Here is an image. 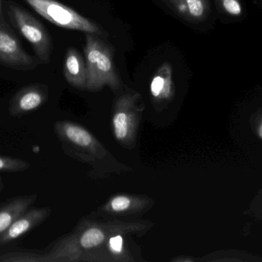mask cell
Listing matches in <instances>:
<instances>
[{
	"mask_svg": "<svg viewBox=\"0 0 262 262\" xmlns=\"http://www.w3.org/2000/svg\"><path fill=\"white\" fill-rule=\"evenodd\" d=\"M84 47L87 87L91 90L107 85L113 89L120 86V78L114 62L112 49L93 33L86 32Z\"/></svg>",
	"mask_w": 262,
	"mask_h": 262,
	"instance_id": "obj_1",
	"label": "cell"
},
{
	"mask_svg": "<svg viewBox=\"0 0 262 262\" xmlns=\"http://www.w3.org/2000/svg\"><path fill=\"white\" fill-rule=\"evenodd\" d=\"M7 14L12 25L30 43L40 61L49 63L52 52V40L45 26L18 5L9 3Z\"/></svg>",
	"mask_w": 262,
	"mask_h": 262,
	"instance_id": "obj_2",
	"label": "cell"
},
{
	"mask_svg": "<svg viewBox=\"0 0 262 262\" xmlns=\"http://www.w3.org/2000/svg\"><path fill=\"white\" fill-rule=\"evenodd\" d=\"M37 13L55 26L102 35V29L89 18L55 0H25Z\"/></svg>",
	"mask_w": 262,
	"mask_h": 262,
	"instance_id": "obj_3",
	"label": "cell"
},
{
	"mask_svg": "<svg viewBox=\"0 0 262 262\" xmlns=\"http://www.w3.org/2000/svg\"><path fill=\"white\" fill-rule=\"evenodd\" d=\"M0 64L19 70H30L36 64L23 49L15 32L5 21L0 22Z\"/></svg>",
	"mask_w": 262,
	"mask_h": 262,
	"instance_id": "obj_4",
	"label": "cell"
},
{
	"mask_svg": "<svg viewBox=\"0 0 262 262\" xmlns=\"http://www.w3.org/2000/svg\"><path fill=\"white\" fill-rule=\"evenodd\" d=\"M47 88L42 85L25 86L9 102V113L12 116H23L39 109L47 101Z\"/></svg>",
	"mask_w": 262,
	"mask_h": 262,
	"instance_id": "obj_5",
	"label": "cell"
},
{
	"mask_svg": "<svg viewBox=\"0 0 262 262\" xmlns=\"http://www.w3.org/2000/svg\"><path fill=\"white\" fill-rule=\"evenodd\" d=\"M50 214L48 208H29L0 234V246L19 239L41 224Z\"/></svg>",
	"mask_w": 262,
	"mask_h": 262,
	"instance_id": "obj_6",
	"label": "cell"
},
{
	"mask_svg": "<svg viewBox=\"0 0 262 262\" xmlns=\"http://www.w3.org/2000/svg\"><path fill=\"white\" fill-rule=\"evenodd\" d=\"M36 199V194H31L15 196L0 204V234L23 212L32 207Z\"/></svg>",
	"mask_w": 262,
	"mask_h": 262,
	"instance_id": "obj_7",
	"label": "cell"
},
{
	"mask_svg": "<svg viewBox=\"0 0 262 262\" xmlns=\"http://www.w3.org/2000/svg\"><path fill=\"white\" fill-rule=\"evenodd\" d=\"M63 72L66 80L77 88L87 87L86 63L80 52L69 48L64 58Z\"/></svg>",
	"mask_w": 262,
	"mask_h": 262,
	"instance_id": "obj_8",
	"label": "cell"
},
{
	"mask_svg": "<svg viewBox=\"0 0 262 262\" xmlns=\"http://www.w3.org/2000/svg\"><path fill=\"white\" fill-rule=\"evenodd\" d=\"M171 7L183 18L201 21L208 14V0H168Z\"/></svg>",
	"mask_w": 262,
	"mask_h": 262,
	"instance_id": "obj_9",
	"label": "cell"
},
{
	"mask_svg": "<svg viewBox=\"0 0 262 262\" xmlns=\"http://www.w3.org/2000/svg\"><path fill=\"white\" fill-rule=\"evenodd\" d=\"M172 91V67L166 62L159 67L151 80V95L154 98H169Z\"/></svg>",
	"mask_w": 262,
	"mask_h": 262,
	"instance_id": "obj_10",
	"label": "cell"
},
{
	"mask_svg": "<svg viewBox=\"0 0 262 262\" xmlns=\"http://www.w3.org/2000/svg\"><path fill=\"white\" fill-rule=\"evenodd\" d=\"M60 133L64 135L69 141L78 146L88 147L92 143V137L89 132L76 125L72 123H63L58 125Z\"/></svg>",
	"mask_w": 262,
	"mask_h": 262,
	"instance_id": "obj_11",
	"label": "cell"
},
{
	"mask_svg": "<svg viewBox=\"0 0 262 262\" xmlns=\"http://www.w3.org/2000/svg\"><path fill=\"white\" fill-rule=\"evenodd\" d=\"M30 167V163L26 160L15 157L0 155V172H25Z\"/></svg>",
	"mask_w": 262,
	"mask_h": 262,
	"instance_id": "obj_12",
	"label": "cell"
},
{
	"mask_svg": "<svg viewBox=\"0 0 262 262\" xmlns=\"http://www.w3.org/2000/svg\"><path fill=\"white\" fill-rule=\"evenodd\" d=\"M104 235L100 229L92 228L83 234L81 238V245L84 249L96 247L104 241Z\"/></svg>",
	"mask_w": 262,
	"mask_h": 262,
	"instance_id": "obj_13",
	"label": "cell"
},
{
	"mask_svg": "<svg viewBox=\"0 0 262 262\" xmlns=\"http://www.w3.org/2000/svg\"><path fill=\"white\" fill-rule=\"evenodd\" d=\"M114 129L118 139L122 140L127 137L129 130L128 115L124 112H118L113 118Z\"/></svg>",
	"mask_w": 262,
	"mask_h": 262,
	"instance_id": "obj_14",
	"label": "cell"
},
{
	"mask_svg": "<svg viewBox=\"0 0 262 262\" xmlns=\"http://www.w3.org/2000/svg\"><path fill=\"white\" fill-rule=\"evenodd\" d=\"M219 3L223 12L232 18H239L244 13V8L240 0H219Z\"/></svg>",
	"mask_w": 262,
	"mask_h": 262,
	"instance_id": "obj_15",
	"label": "cell"
},
{
	"mask_svg": "<svg viewBox=\"0 0 262 262\" xmlns=\"http://www.w3.org/2000/svg\"><path fill=\"white\" fill-rule=\"evenodd\" d=\"M249 211L256 219L262 220V189L254 198Z\"/></svg>",
	"mask_w": 262,
	"mask_h": 262,
	"instance_id": "obj_16",
	"label": "cell"
},
{
	"mask_svg": "<svg viewBox=\"0 0 262 262\" xmlns=\"http://www.w3.org/2000/svg\"><path fill=\"white\" fill-rule=\"evenodd\" d=\"M130 200L126 196H118L114 198L111 203L112 209L115 212H122L128 209Z\"/></svg>",
	"mask_w": 262,
	"mask_h": 262,
	"instance_id": "obj_17",
	"label": "cell"
},
{
	"mask_svg": "<svg viewBox=\"0 0 262 262\" xmlns=\"http://www.w3.org/2000/svg\"><path fill=\"white\" fill-rule=\"evenodd\" d=\"M252 126L257 138L262 141V110H260L254 117Z\"/></svg>",
	"mask_w": 262,
	"mask_h": 262,
	"instance_id": "obj_18",
	"label": "cell"
},
{
	"mask_svg": "<svg viewBox=\"0 0 262 262\" xmlns=\"http://www.w3.org/2000/svg\"><path fill=\"white\" fill-rule=\"evenodd\" d=\"M111 249L113 252L116 253H120L123 249V238L122 237L118 235V236L113 237L110 239Z\"/></svg>",
	"mask_w": 262,
	"mask_h": 262,
	"instance_id": "obj_19",
	"label": "cell"
},
{
	"mask_svg": "<svg viewBox=\"0 0 262 262\" xmlns=\"http://www.w3.org/2000/svg\"><path fill=\"white\" fill-rule=\"evenodd\" d=\"M5 21L3 17V6H2V0H0V22Z\"/></svg>",
	"mask_w": 262,
	"mask_h": 262,
	"instance_id": "obj_20",
	"label": "cell"
},
{
	"mask_svg": "<svg viewBox=\"0 0 262 262\" xmlns=\"http://www.w3.org/2000/svg\"><path fill=\"white\" fill-rule=\"evenodd\" d=\"M4 189V183H3V178L0 177V192Z\"/></svg>",
	"mask_w": 262,
	"mask_h": 262,
	"instance_id": "obj_21",
	"label": "cell"
}]
</instances>
